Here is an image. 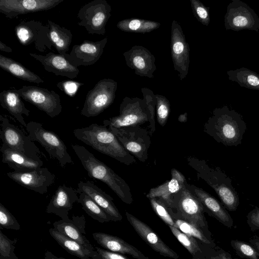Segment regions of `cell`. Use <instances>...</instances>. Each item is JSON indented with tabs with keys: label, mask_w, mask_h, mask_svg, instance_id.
<instances>
[{
	"label": "cell",
	"mask_w": 259,
	"mask_h": 259,
	"mask_svg": "<svg viewBox=\"0 0 259 259\" xmlns=\"http://www.w3.org/2000/svg\"><path fill=\"white\" fill-rule=\"evenodd\" d=\"M75 137L85 144L119 162L128 165L136 162L135 157L120 144L106 126L92 123L73 131Z\"/></svg>",
	"instance_id": "cell-1"
},
{
	"label": "cell",
	"mask_w": 259,
	"mask_h": 259,
	"mask_svg": "<svg viewBox=\"0 0 259 259\" xmlns=\"http://www.w3.org/2000/svg\"><path fill=\"white\" fill-rule=\"evenodd\" d=\"M247 128L240 114L227 107L215 109L204 125V132L226 146L240 144Z\"/></svg>",
	"instance_id": "cell-2"
},
{
	"label": "cell",
	"mask_w": 259,
	"mask_h": 259,
	"mask_svg": "<svg viewBox=\"0 0 259 259\" xmlns=\"http://www.w3.org/2000/svg\"><path fill=\"white\" fill-rule=\"evenodd\" d=\"M71 148L89 177L106 184L124 203L127 204L133 203L131 189L123 179L83 146L72 144Z\"/></svg>",
	"instance_id": "cell-3"
},
{
	"label": "cell",
	"mask_w": 259,
	"mask_h": 259,
	"mask_svg": "<svg viewBox=\"0 0 259 259\" xmlns=\"http://www.w3.org/2000/svg\"><path fill=\"white\" fill-rule=\"evenodd\" d=\"M187 161L196 171L197 177L204 181L215 191L225 207L229 211L236 210L239 204V199L231 179L219 168L209 167L204 160L189 156Z\"/></svg>",
	"instance_id": "cell-4"
},
{
	"label": "cell",
	"mask_w": 259,
	"mask_h": 259,
	"mask_svg": "<svg viewBox=\"0 0 259 259\" xmlns=\"http://www.w3.org/2000/svg\"><path fill=\"white\" fill-rule=\"evenodd\" d=\"M171 200L172 208L168 211L173 219L184 220L203 231L207 229L204 207L186 186L175 194Z\"/></svg>",
	"instance_id": "cell-5"
},
{
	"label": "cell",
	"mask_w": 259,
	"mask_h": 259,
	"mask_svg": "<svg viewBox=\"0 0 259 259\" xmlns=\"http://www.w3.org/2000/svg\"><path fill=\"white\" fill-rule=\"evenodd\" d=\"M26 130L30 140L39 143L61 167L65 168L66 165L74 163L65 144L55 133L45 129L41 123L35 121L27 123Z\"/></svg>",
	"instance_id": "cell-6"
},
{
	"label": "cell",
	"mask_w": 259,
	"mask_h": 259,
	"mask_svg": "<svg viewBox=\"0 0 259 259\" xmlns=\"http://www.w3.org/2000/svg\"><path fill=\"white\" fill-rule=\"evenodd\" d=\"M150 112L143 99L125 97L119 107V114L103 120V125L107 127H121L140 125L149 122Z\"/></svg>",
	"instance_id": "cell-7"
},
{
	"label": "cell",
	"mask_w": 259,
	"mask_h": 259,
	"mask_svg": "<svg viewBox=\"0 0 259 259\" xmlns=\"http://www.w3.org/2000/svg\"><path fill=\"white\" fill-rule=\"evenodd\" d=\"M108 128L115 135L121 145L134 157L143 162L147 160L148 150L151 144V136L147 128L140 125Z\"/></svg>",
	"instance_id": "cell-8"
},
{
	"label": "cell",
	"mask_w": 259,
	"mask_h": 259,
	"mask_svg": "<svg viewBox=\"0 0 259 259\" xmlns=\"http://www.w3.org/2000/svg\"><path fill=\"white\" fill-rule=\"evenodd\" d=\"M117 82L112 79L99 80L86 96L80 114L87 117H95L103 112L113 102Z\"/></svg>",
	"instance_id": "cell-9"
},
{
	"label": "cell",
	"mask_w": 259,
	"mask_h": 259,
	"mask_svg": "<svg viewBox=\"0 0 259 259\" xmlns=\"http://www.w3.org/2000/svg\"><path fill=\"white\" fill-rule=\"evenodd\" d=\"M111 6L105 0H94L81 7L77 15L79 26L89 34L104 35L106 25L111 14Z\"/></svg>",
	"instance_id": "cell-10"
},
{
	"label": "cell",
	"mask_w": 259,
	"mask_h": 259,
	"mask_svg": "<svg viewBox=\"0 0 259 259\" xmlns=\"http://www.w3.org/2000/svg\"><path fill=\"white\" fill-rule=\"evenodd\" d=\"M0 138L11 149L28 156L39 159L41 152L28 135L11 122L8 118L0 115Z\"/></svg>",
	"instance_id": "cell-11"
},
{
	"label": "cell",
	"mask_w": 259,
	"mask_h": 259,
	"mask_svg": "<svg viewBox=\"0 0 259 259\" xmlns=\"http://www.w3.org/2000/svg\"><path fill=\"white\" fill-rule=\"evenodd\" d=\"M16 90L22 99L51 118L58 116L62 112L60 97L54 91L32 85H23Z\"/></svg>",
	"instance_id": "cell-12"
},
{
	"label": "cell",
	"mask_w": 259,
	"mask_h": 259,
	"mask_svg": "<svg viewBox=\"0 0 259 259\" xmlns=\"http://www.w3.org/2000/svg\"><path fill=\"white\" fill-rule=\"evenodd\" d=\"M15 32L22 46L33 44L35 48L41 52L52 49L53 46L49 36V27L40 21L22 20L15 26Z\"/></svg>",
	"instance_id": "cell-13"
},
{
	"label": "cell",
	"mask_w": 259,
	"mask_h": 259,
	"mask_svg": "<svg viewBox=\"0 0 259 259\" xmlns=\"http://www.w3.org/2000/svg\"><path fill=\"white\" fill-rule=\"evenodd\" d=\"M170 49L175 70L178 72L180 80H182L188 73L190 48L181 26L175 20L171 27Z\"/></svg>",
	"instance_id": "cell-14"
},
{
	"label": "cell",
	"mask_w": 259,
	"mask_h": 259,
	"mask_svg": "<svg viewBox=\"0 0 259 259\" xmlns=\"http://www.w3.org/2000/svg\"><path fill=\"white\" fill-rule=\"evenodd\" d=\"M8 177L20 186L40 194L48 192L54 184L55 176L47 167H39L27 172L11 171Z\"/></svg>",
	"instance_id": "cell-15"
},
{
	"label": "cell",
	"mask_w": 259,
	"mask_h": 259,
	"mask_svg": "<svg viewBox=\"0 0 259 259\" xmlns=\"http://www.w3.org/2000/svg\"><path fill=\"white\" fill-rule=\"evenodd\" d=\"M64 0H1L0 13L9 19L52 9Z\"/></svg>",
	"instance_id": "cell-16"
},
{
	"label": "cell",
	"mask_w": 259,
	"mask_h": 259,
	"mask_svg": "<svg viewBox=\"0 0 259 259\" xmlns=\"http://www.w3.org/2000/svg\"><path fill=\"white\" fill-rule=\"evenodd\" d=\"M107 41V37L95 41L84 40L80 44L74 45L70 53L64 56L77 67L93 65L101 57Z\"/></svg>",
	"instance_id": "cell-17"
},
{
	"label": "cell",
	"mask_w": 259,
	"mask_h": 259,
	"mask_svg": "<svg viewBox=\"0 0 259 259\" xmlns=\"http://www.w3.org/2000/svg\"><path fill=\"white\" fill-rule=\"evenodd\" d=\"M126 64L142 77L153 78L156 70L155 58L149 50L141 46H134L123 53Z\"/></svg>",
	"instance_id": "cell-18"
},
{
	"label": "cell",
	"mask_w": 259,
	"mask_h": 259,
	"mask_svg": "<svg viewBox=\"0 0 259 259\" xmlns=\"http://www.w3.org/2000/svg\"><path fill=\"white\" fill-rule=\"evenodd\" d=\"M126 219L139 236L155 251L165 257L178 259L179 255L167 246L146 223L125 211Z\"/></svg>",
	"instance_id": "cell-19"
},
{
	"label": "cell",
	"mask_w": 259,
	"mask_h": 259,
	"mask_svg": "<svg viewBox=\"0 0 259 259\" xmlns=\"http://www.w3.org/2000/svg\"><path fill=\"white\" fill-rule=\"evenodd\" d=\"M76 190L65 184L60 185L46 208L48 213H53L64 221H68L69 212L77 202L79 196Z\"/></svg>",
	"instance_id": "cell-20"
},
{
	"label": "cell",
	"mask_w": 259,
	"mask_h": 259,
	"mask_svg": "<svg viewBox=\"0 0 259 259\" xmlns=\"http://www.w3.org/2000/svg\"><path fill=\"white\" fill-rule=\"evenodd\" d=\"M29 55L39 61L45 69L56 75H60L70 79L76 78L79 70L64 56L49 52L45 55L29 53Z\"/></svg>",
	"instance_id": "cell-21"
},
{
	"label": "cell",
	"mask_w": 259,
	"mask_h": 259,
	"mask_svg": "<svg viewBox=\"0 0 259 259\" xmlns=\"http://www.w3.org/2000/svg\"><path fill=\"white\" fill-rule=\"evenodd\" d=\"M77 192H83L89 195L109 217L111 221L117 222L122 219V216L113 202V198L93 182L80 181L77 184Z\"/></svg>",
	"instance_id": "cell-22"
},
{
	"label": "cell",
	"mask_w": 259,
	"mask_h": 259,
	"mask_svg": "<svg viewBox=\"0 0 259 259\" xmlns=\"http://www.w3.org/2000/svg\"><path fill=\"white\" fill-rule=\"evenodd\" d=\"M171 176L169 181L151 188L146 195L148 199L157 198L160 199L168 210L172 208V196L184 187L187 183L185 176L176 168L171 169Z\"/></svg>",
	"instance_id": "cell-23"
},
{
	"label": "cell",
	"mask_w": 259,
	"mask_h": 259,
	"mask_svg": "<svg viewBox=\"0 0 259 259\" xmlns=\"http://www.w3.org/2000/svg\"><path fill=\"white\" fill-rule=\"evenodd\" d=\"M187 188L196 196L203 204L205 211L225 226L231 228L233 220L225 206L215 198L194 185L186 183Z\"/></svg>",
	"instance_id": "cell-24"
},
{
	"label": "cell",
	"mask_w": 259,
	"mask_h": 259,
	"mask_svg": "<svg viewBox=\"0 0 259 259\" xmlns=\"http://www.w3.org/2000/svg\"><path fill=\"white\" fill-rule=\"evenodd\" d=\"M68 221L62 220L53 224V228L58 232L84 246L91 251H95V247L87 239L85 234V220L84 216H74Z\"/></svg>",
	"instance_id": "cell-25"
},
{
	"label": "cell",
	"mask_w": 259,
	"mask_h": 259,
	"mask_svg": "<svg viewBox=\"0 0 259 259\" xmlns=\"http://www.w3.org/2000/svg\"><path fill=\"white\" fill-rule=\"evenodd\" d=\"M2 154V162L7 164L16 172H27L42 167L43 161L9 148L5 143L0 148Z\"/></svg>",
	"instance_id": "cell-26"
},
{
	"label": "cell",
	"mask_w": 259,
	"mask_h": 259,
	"mask_svg": "<svg viewBox=\"0 0 259 259\" xmlns=\"http://www.w3.org/2000/svg\"><path fill=\"white\" fill-rule=\"evenodd\" d=\"M93 237L96 242L107 250L131 255L136 259H150L136 247L121 238L107 233L95 232Z\"/></svg>",
	"instance_id": "cell-27"
},
{
	"label": "cell",
	"mask_w": 259,
	"mask_h": 259,
	"mask_svg": "<svg viewBox=\"0 0 259 259\" xmlns=\"http://www.w3.org/2000/svg\"><path fill=\"white\" fill-rule=\"evenodd\" d=\"M0 104L22 125L27 126L23 115L28 116L30 111L26 108L16 89L4 90L0 93Z\"/></svg>",
	"instance_id": "cell-28"
},
{
	"label": "cell",
	"mask_w": 259,
	"mask_h": 259,
	"mask_svg": "<svg viewBox=\"0 0 259 259\" xmlns=\"http://www.w3.org/2000/svg\"><path fill=\"white\" fill-rule=\"evenodd\" d=\"M50 235L70 254L80 259H87L97 255L96 250L91 251L79 243L63 235L54 228L49 229Z\"/></svg>",
	"instance_id": "cell-29"
},
{
	"label": "cell",
	"mask_w": 259,
	"mask_h": 259,
	"mask_svg": "<svg viewBox=\"0 0 259 259\" xmlns=\"http://www.w3.org/2000/svg\"><path fill=\"white\" fill-rule=\"evenodd\" d=\"M48 23L49 36L53 47L60 55L67 54L72 40L73 35L71 31L50 20H48Z\"/></svg>",
	"instance_id": "cell-30"
},
{
	"label": "cell",
	"mask_w": 259,
	"mask_h": 259,
	"mask_svg": "<svg viewBox=\"0 0 259 259\" xmlns=\"http://www.w3.org/2000/svg\"><path fill=\"white\" fill-rule=\"evenodd\" d=\"M0 67L23 80L37 84L44 82L40 76L31 71L21 63L2 55H0Z\"/></svg>",
	"instance_id": "cell-31"
},
{
	"label": "cell",
	"mask_w": 259,
	"mask_h": 259,
	"mask_svg": "<svg viewBox=\"0 0 259 259\" xmlns=\"http://www.w3.org/2000/svg\"><path fill=\"white\" fill-rule=\"evenodd\" d=\"M239 8H231L228 9L227 18V24L231 28L244 29L252 28L251 25L255 24V14L251 12L249 8L242 7L240 5Z\"/></svg>",
	"instance_id": "cell-32"
},
{
	"label": "cell",
	"mask_w": 259,
	"mask_h": 259,
	"mask_svg": "<svg viewBox=\"0 0 259 259\" xmlns=\"http://www.w3.org/2000/svg\"><path fill=\"white\" fill-rule=\"evenodd\" d=\"M160 23L138 18L125 19L119 21L117 27L124 32L145 33L158 28Z\"/></svg>",
	"instance_id": "cell-33"
},
{
	"label": "cell",
	"mask_w": 259,
	"mask_h": 259,
	"mask_svg": "<svg viewBox=\"0 0 259 259\" xmlns=\"http://www.w3.org/2000/svg\"><path fill=\"white\" fill-rule=\"evenodd\" d=\"M77 193L79 194L77 203L81 204L82 208L89 216L101 223L111 221L108 214L89 195L83 192Z\"/></svg>",
	"instance_id": "cell-34"
},
{
	"label": "cell",
	"mask_w": 259,
	"mask_h": 259,
	"mask_svg": "<svg viewBox=\"0 0 259 259\" xmlns=\"http://www.w3.org/2000/svg\"><path fill=\"white\" fill-rule=\"evenodd\" d=\"M174 220L175 223V227L184 234L198 239L204 243H211L201 229L184 220L178 219H174Z\"/></svg>",
	"instance_id": "cell-35"
},
{
	"label": "cell",
	"mask_w": 259,
	"mask_h": 259,
	"mask_svg": "<svg viewBox=\"0 0 259 259\" xmlns=\"http://www.w3.org/2000/svg\"><path fill=\"white\" fill-rule=\"evenodd\" d=\"M168 227L178 240L192 255H195L198 252H201V249L194 237L187 235L174 226H168Z\"/></svg>",
	"instance_id": "cell-36"
},
{
	"label": "cell",
	"mask_w": 259,
	"mask_h": 259,
	"mask_svg": "<svg viewBox=\"0 0 259 259\" xmlns=\"http://www.w3.org/2000/svg\"><path fill=\"white\" fill-rule=\"evenodd\" d=\"M141 91L143 95V99L146 103L150 112V119L148 126L151 136L155 131V107L156 106V98L155 95L149 89L142 88Z\"/></svg>",
	"instance_id": "cell-37"
},
{
	"label": "cell",
	"mask_w": 259,
	"mask_h": 259,
	"mask_svg": "<svg viewBox=\"0 0 259 259\" xmlns=\"http://www.w3.org/2000/svg\"><path fill=\"white\" fill-rule=\"evenodd\" d=\"M17 239L11 240L0 229V259H19L14 252Z\"/></svg>",
	"instance_id": "cell-38"
},
{
	"label": "cell",
	"mask_w": 259,
	"mask_h": 259,
	"mask_svg": "<svg viewBox=\"0 0 259 259\" xmlns=\"http://www.w3.org/2000/svg\"><path fill=\"white\" fill-rule=\"evenodd\" d=\"M234 75H230V76L235 78L243 85L255 89H259V76L255 73H252L246 70H239L232 73Z\"/></svg>",
	"instance_id": "cell-39"
},
{
	"label": "cell",
	"mask_w": 259,
	"mask_h": 259,
	"mask_svg": "<svg viewBox=\"0 0 259 259\" xmlns=\"http://www.w3.org/2000/svg\"><path fill=\"white\" fill-rule=\"evenodd\" d=\"M155 96L156 98V119L158 123L162 126H164L169 117L170 103L164 96L156 94Z\"/></svg>",
	"instance_id": "cell-40"
},
{
	"label": "cell",
	"mask_w": 259,
	"mask_h": 259,
	"mask_svg": "<svg viewBox=\"0 0 259 259\" xmlns=\"http://www.w3.org/2000/svg\"><path fill=\"white\" fill-rule=\"evenodd\" d=\"M149 200L156 214L168 226L175 227L174 220L164 203L157 198H150Z\"/></svg>",
	"instance_id": "cell-41"
},
{
	"label": "cell",
	"mask_w": 259,
	"mask_h": 259,
	"mask_svg": "<svg viewBox=\"0 0 259 259\" xmlns=\"http://www.w3.org/2000/svg\"><path fill=\"white\" fill-rule=\"evenodd\" d=\"M231 245L241 257L259 259V253L251 245L243 241L234 240L231 241Z\"/></svg>",
	"instance_id": "cell-42"
},
{
	"label": "cell",
	"mask_w": 259,
	"mask_h": 259,
	"mask_svg": "<svg viewBox=\"0 0 259 259\" xmlns=\"http://www.w3.org/2000/svg\"><path fill=\"white\" fill-rule=\"evenodd\" d=\"M0 229L19 230L21 227L15 217L0 202Z\"/></svg>",
	"instance_id": "cell-43"
},
{
	"label": "cell",
	"mask_w": 259,
	"mask_h": 259,
	"mask_svg": "<svg viewBox=\"0 0 259 259\" xmlns=\"http://www.w3.org/2000/svg\"><path fill=\"white\" fill-rule=\"evenodd\" d=\"M192 13L196 19L202 24L207 26L210 21L208 8L198 0H190Z\"/></svg>",
	"instance_id": "cell-44"
},
{
	"label": "cell",
	"mask_w": 259,
	"mask_h": 259,
	"mask_svg": "<svg viewBox=\"0 0 259 259\" xmlns=\"http://www.w3.org/2000/svg\"><path fill=\"white\" fill-rule=\"evenodd\" d=\"M84 84L72 80H66L58 82L56 85L68 96L73 97L77 92L78 89Z\"/></svg>",
	"instance_id": "cell-45"
},
{
	"label": "cell",
	"mask_w": 259,
	"mask_h": 259,
	"mask_svg": "<svg viewBox=\"0 0 259 259\" xmlns=\"http://www.w3.org/2000/svg\"><path fill=\"white\" fill-rule=\"evenodd\" d=\"M247 223L252 231L259 230V208L255 207L247 215Z\"/></svg>",
	"instance_id": "cell-46"
},
{
	"label": "cell",
	"mask_w": 259,
	"mask_h": 259,
	"mask_svg": "<svg viewBox=\"0 0 259 259\" xmlns=\"http://www.w3.org/2000/svg\"><path fill=\"white\" fill-rule=\"evenodd\" d=\"M95 249L103 259H129L120 253L111 252L99 247H95Z\"/></svg>",
	"instance_id": "cell-47"
},
{
	"label": "cell",
	"mask_w": 259,
	"mask_h": 259,
	"mask_svg": "<svg viewBox=\"0 0 259 259\" xmlns=\"http://www.w3.org/2000/svg\"><path fill=\"white\" fill-rule=\"evenodd\" d=\"M250 244L256 249L259 253V238L254 237L249 240Z\"/></svg>",
	"instance_id": "cell-48"
},
{
	"label": "cell",
	"mask_w": 259,
	"mask_h": 259,
	"mask_svg": "<svg viewBox=\"0 0 259 259\" xmlns=\"http://www.w3.org/2000/svg\"><path fill=\"white\" fill-rule=\"evenodd\" d=\"M44 259H66L64 257H59L53 254L51 251L47 250L45 253Z\"/></svg>",
	"instance_id": "cell-49"
},
{
	"label": "cell",
	"mask_w": 259,
	"mask_h": 259,
	"mask_svg": "<svg viewBox=\"0 0 259 259\" xmlns=\"http://www.w3.org/2000/svg\"><path fill=\"white\" fill-rule=\"evenodd\" d=\"M0 50L7 53L12 52V49L10 47L6 46V44L3 43L2 41H0Z\"/></svg>",
	"instance_id": "cell-50"
},
{
	"label": "cell",
	"mask_w": 259,
	"mask_h": 259,
	"mask_svg": "<svg viewBox=\"0 0 259 259\" xmlns=\"http://www.w3.org/2000/svg\"><path fill=\"white\" fill-rule=\"evenodd\" d=\"M187 113H185L180 115L179 117V120L181 122H185L187 119Z\"/></svg>",
	"instance_id": "cell-51"
},
{
	"label": "cell",
	"mask_w": 259,
	"mask_h": 259,
	"mask_svg": "<svg viewBox=\"0 0 259 259\" xmlns=\"http://www.w3.org/2000/svg\"><path fill=\"white\" fill-rule=\"evenodd\" d=\"M221 259H232L227 253L222 252L219 254Z\"/></svg>",
	"instance_id": "cell-52"
},
{
	"label": "cell",
	"mask_w": 259,
	"mask_h": 259,
	"mask_svg": "<svg viewBox=\"0 0 259 259\" xmlns=\"http://www.w3.org/2000/svg\"><path fill=\"white\" fill-rule=\"evenodd\" d=\"M87 259H103V258L101 257V256L99 255V254H98L97 255H96L94 257L88 258Z\"/></svg>",
	"instance_id": "cell-53"
},
{
	"label": "cell",
	"mask_w": 259,
	"mask_h": 259,
	"mask_svg": "<svg viewBox=\"0 0 259 259\" xmlns=\"http://www.w3.org/2000/svg\"><path fill=\"white\" fill-rule=\"evenodd\" d=\"M211 259H221L219 256H213Z\"/></svg>",
	"instance_id": "cell-54"
}]
</instances>
